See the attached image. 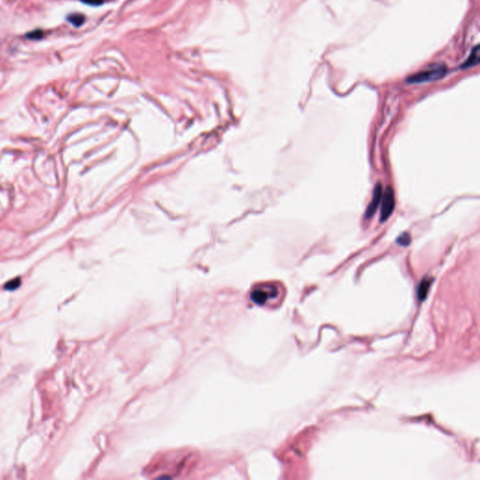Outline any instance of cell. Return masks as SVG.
Masks as SVG:
<instances>
[{
    "label": "cell",
    "instance_id": "cell-10",
    "mask_svg": "<svg viewBox=\"0 0 480 480\" xmlns=\"http://www.w3.org/2000/svg\"><path fill=\"white\" fill-rule=\"evenodd\" d=\"M82 1L87 3V4H90V5H99L101 3L100 0H82Z\"/></svg>",
    "mask_w": 480,
    "mask_h": 480
},
{
    "label": "cell",
    "instance_id": "cell-2",
    "mask_svg": "<svg viewBox=\"0 0 480 480\" xmlns=\"http://www.w3.org/2000/svg\"><path fill=\"white\" fill-rule=\"evenodd\" d=\"M395 209V195L391 187L383 190L381 199L380 221L385 222L391 216Z\"/></svg>",
    "mask_w": 480,
    "mask_h": 480
},
{
    "label": "cell",
    "instance_id": "cell-3",
    "mask_svg": "<svg viewBox=\"0 0 480 480\" xmlns=\"http://www.w3.org/2000/svg\"><path fill=\"white\" fill-rule=\"evenodd\" d=\"M382 195H383V187H382L380 183H378L374 187L373 193H372V197H371V201H370V205L368 206L367 210L365 212V218L366 219H370L375 214L376 210H377L379 205H380Z\"/></svg>",
    "mask_w": 480,
    "mask_h": 480
},
{
    "label": "cell",
    "instance_id": "cell-9",
    "mask_svg": "<svg viewBox=\"0 0 480 480\" xmlns=\"http://www.w3.org/2000/svg\"><path fill=\"white\" fill-rule=\"evenodd\" d=\"M6 285H7V286H6V288H8V289H10V290H13V289L17 288V287L20 285V280H19V279H17V280H11L10 282L7 283Z\"/></svg>",
    "mask_w": 480,
    "mask_h": 480
},
{
    "label": "cell",
    "instance_id": "cell-6",
    "mask_svg": "<svg viewBox=\"0 0 480 480\" xmlns=\"http://www.w3.org/2000/svg\"><path fill=\"white\" fill-rule=\"evenodd\" d=\"M67 19L71 25H73L76 28H79L85 22V16L80 13H74V14H70Z\"/></svg>",
    "mask_w": 480,
    "mask_h": 480
},
{
    "label": "cell",
    "instance_id": "cell-4",
    "mask_svg": "<svg viewBox=\"0 0 480 480\" xmlns=\"http://www.w3.org/2000/svg\"><path fill=\"white\" fill-rule=\"evenodd\" d=\"M480 62V46H476L474 50L472 51L470 57L464 62V64L461 66L462 69H468L471 67H474L478 65Z\"/></svg>",
    "mask_w": 480,
    "mask_h": 480
},
{
    "label": "cell",
    "instance_id": "cell-7",
    "mask_svg": "<svg viewBox=\"0 0 480 480\" xmlns=\"http://www.w3.org/2000/svg\"><path fill=\"white\" fill-rule=\"evenodd\" d=\"M44 36V32L42 30H36L27 34V38L30 40H40Z\"/></svg>",
    "mask_w": 480,
    "mask_h": 480
},
{
    "label": "cell",
    "instance_id": "cell-5",
    "mask_svg": "<svg viewBox=\"0 0 480 480\" xmlns=\"http://www.w3.org/2000/svg\"><path fill=\"white\" fill-rule=\"evenodd\" d=\"M430 284H431V280L430 279H424L420 282V287H419V298H420V300H423L426 296H427V293L429 292V289H430Z\"/></svg>",
    "mask_w": 480,
    "mask_h": 480
},
{
    "label": "cell",
    "instance_id": "cell-1",
    "mask_svg": "<svg viewBox=\"0 0 480 480\" xmlns=\"http://www.w3.org/2000/svg\"><path fill=\"white\" fill-rule=\"evenodd\" d=\"M447 73V67L443 64H434L430 67H427L425 70H421L420 72L411 75L407 78V83L409 84H423L431 81L439 80L445 76Z\"/></svg>",
    "mask_w": 480,
    "mask_h": 480
},
{
    "label": "cell",
    "instance_id": "cell-8",
    "mask_svg": "<svg viewBox=\"0 0 480 480\" xmlns=\"http://www.w3.org/2000/svg\"><path fill=\"white\" fill-rule=\"evenodd\" d=\"M397 242L400 245H401V246H408L411 243L410 235L407 234V233H403L402 235H400V237L398 238Z\"/></svg>",
    "mask_w": 480,
    "mask_h": 480
}]
</instances>
